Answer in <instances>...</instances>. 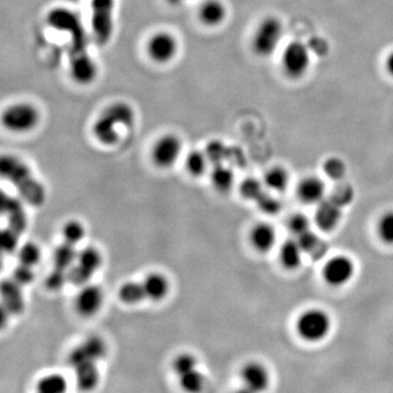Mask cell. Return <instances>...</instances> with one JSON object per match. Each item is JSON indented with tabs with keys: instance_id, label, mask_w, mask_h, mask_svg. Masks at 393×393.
<instances>
[{
	"instance_id": "obj_1",
	"label": "cell",
	"mask_w": 393,
	"mask_h": 393,
	"mask_svg": "<svg viewBox=\"0 0 393 393\" xmlns=\"http://www.w3.org/2000/svg\"><path fill=\"white\" fill-rule=\"evenodd\" d=\"M48 26L68 34L69 69L72 80L80 86L91 84L98 76V67L88 54V38L84 23L77 13L67 8H54L46 17Z\"/></svg>"
},
{
	"instance_id": "obj_2",
	"label": "cell",
	"mask_w": 393,
	"mask_h": 393,
	"mask_svg": "<svg viewBox=\"0 0 393 393\" xmlns=\"http://www.w3.org/2000/svg\"><path fill=\"white\" fill-rule=\"evenodd\" d=\"M0 173L18 190L24 201L38 207L45 202V190L38 182L26 163L15 155H3L0 160Z\"/></svg>"
},
{
	"instance_id": "obj_3",
	"label": "cell",
	"mask_w": 393,
	"mask_h": 393,
	"mask_svg": "<svg viewBox=\"0 0 393 393\" xmlns=\"http://www.w3.org/2000/svg\"><path fill=\"white\" fill-rule=\"evenodd\" d=\"M136 121L132 106L126 102H115L107 106L94 121L92 134L100 144L113 146L119 140V128H130Z\"/></svg>"
},
{
	"instance_id": "obj_4",
	"label": "cell",
	"mask_w": 393,
	"mask_h": 393,
	"mask_svg": "<svg viewBox=\"0 0 393 393\" xmlns=\"http://www.w3.org/2000/svg\"><path fill=\"white\" fill-rule=\"evenodd\" d=\"M284 28L280 19L267 17L258 24L252 36V51L260 57L273 55L280 45Z\"/></svg>"
},
{
	"instance_id": "obj_5",
	"label": "cell",
	"mask_w": 393,
	"mask_h": 393,
	"mask_svg": "<svg viewBox=\"0 0 393 393\" xmlns=\"http://www.w3.org/2000/svg\"><path fill=\"white\" fill-rule=\"evenodd\" d=\"M40 115L33 104L20 102L8 106L3 111L1 121L3 127L11 132H29L38 126Z\"/></svg>"
},
{
	"instance_id": "obj_6",
	"label": "cell",
	"mask_w": 393,
	"mask_h": 393,
	"mask_svg": "<svg viewBox=\"0 0 393 393\" xmlns=\"http://www.w3.org/2000/svg\"><path fill=\"white\" fill-rule=\"evenodd\" d=\"M115 0H91V28L96 44L105 46L113 36Z\"/></svg>"
},
{
	"instance_id": "obj_7",
	"label": "cell",
	"mask_w": 393,
	"mask_h": 393,
	"mask_svg": "<svg viewBox=\"0 0 393 393\" xmlns=\"http://www.w3.org/2000/svg\"><path fill=\"white\" fill-rule=\"evenodd\" d=\"M311 59L307 45L300 40H293L285 46L282 53V69L288 78L300 79L305 76L309 69Z\"/></svg>"
},
{
	"instance_id": "obj_8",
	"label": "cell",
	"mask_w": 393,
	"mask_h": 393,
	"mask_svg": "<svg viewBox=\"0 0 393 393\" xmlns=\"http://www.w3.org/2000/svg\"><path fill=\"white\" fill-rule=\"evenodd\" d=\"M102 265V256L96 248L86 247L77 257L76 265L68 270V282L76 286L86 284Z\"/></svg>"
},
{
	"instance_id": "obj_9",
	"label": "cell",
	"mask_w": 393,
	"mask_h": 393,
	"mask_svg": "<svg viewBox=\"0 0 393 393\" xmlns=\"http://www.w3.org/2000/svg\"><path fill=\"white\" fill-rule=\"evenodd\" d=\"M330 327V318L321 309L307 310L298 321V333L308 342H319L325 339Z\"/></svg>"
},
{
	"instance_id": "obj_10",
	"label": "cell",
	"mask_w": 393,
	"mask_h": 393,
	"mask_svg": "<svg viewBox=\"0 0 393 393\" xmlns=\"http://www.w3.org/2000/svg\"><path fill=\"white\" fill-rule=\"evenodd\" d=\"M180 153H182L180 139L176 134H164L157 139L152 148V161L160 169H169L176 163Z\"/></svg>"
},
{
	"instance_id": "obj_11",
	"label": "cell",
	"mask_w": 393,
	"mask_h": 393,
	"mask_svg": "<svg viewBox=\"0 0 393 393\" xmlns=\"http://www.w3.org/2000/svg\"><path fill=\"white\" fill-rule=\"evenodd\" d=\"M178 52V42L169 32L155 33L146 44V53L150 59L157 63H167L174 59Z\"/></svg>"
},
{
	"instance_id": "obj_12",
	"label": "cell",
	"mask_w": 393,
	"mask_h": 393,
	"mask_svg": "<svg viewBox=\"0 0 393 393\" xmlns=\"http://www.w3.org/2000/svg\"><path fill=\"white\" fill-rule=\"evenodd\" d=\"M353 275V261L346 256L332 258L323 268V277L325 282L331 286H342L346 284Z\"/></svg>"
},
{
	"instance_id": "obj_13",
	"label": "cell",
	"mask_w": 393,
	"mask_h": 393,
	"mask_svg": "<svg viewBox=\"0 0 393 393\" xmlns=\"http://www.w3.org/2000/svg\"><path fill=\"white\" fill-rule=\"evenodd\" d=\"M104 302V293L98 285H86L77 295L75 307L82 317H92L101 309Z\"/></svg>"
},
{
	"instance_id": "obj_14",
	"label": "cell",
	"mask_w": 393,
	"mask_h": 393,
	"mask_svg": "<svg viewBox=\"0 0 393 393\" xmlns=\"http://www.w3.org/2000/svg\"><path fill=\"white\" fill-rule=\"evenodd\" d=\"M1 209L8 219V229L18 235L26 229V215L20 200L7 196L3 192L1 199Z\"/></svg>"
},
{
	"instance_id": "obj_15",
	"label": "cell",
	"mask_w": 393,
	"mask_h": 393,
	"mask_svg": "<svg viewBox=\"0 0 393 393\" xmlns=\"http://www.w3.org/2000/svg\"><path fill=\"white\" fill-rule=\"evenodd\" d=\"M1 298H3V307L9 311L11 315H19L24 309V300H23L21 285L15 282L13 279H5L1 282Z\"/></svg>"
},
{
	"instance_id": "obj_16",
	"label": "cell",
	"mask_w": 393,
	"mask_h": 393,
	"mask_svg": "<svg viewBox=\"0 0 393 393\" xmlns=\"http://www.w3.org/2000/svg\"><path fill=\"white\" fill-rule=\"evenodd\" d=\"M242 383L246 389L252 392H260L269 385V373L263 366L258 363H248L240 371Z\"/></svg>"
},
{
	"instance_id": "obj_17",
	"label": "cell",
	"mask_w": 393,
	"mask_h": 393,
	"mask_svg": "<svg viewBox=\"0 0 393 393\" xmlns=\"http://www.w3.org/2000/svg\"><path fill=\"white\" fill-rule=\"evenodd\" d=\"M315 219L319 229L329 232L332 231L340 222L341 209L340 204L333 199L325 200L319 202Z\"/></svg>"
},
{
	"instance_id": "obj_18",
	"label": "cell",
	"mask_w": 393,
	"mask_h": 393,
	"mask_svg": "<svg viewBox=\"0 0 393 393\" xmlns=\"http://www.w3.org/2000/svg\"><path fill=\"white\" fill-rule=\"evenodd\" d=\"M226 15V7L221 0H206L199 8L200 21L210 28L222 24Z\"/></svg>"
},
{
	"instance_id": "obj_19",
	"label": "cell",
	"mask_w": 393,
	"mask_h": 393,
	"mask_svg": "<svg viewBox=\"0 0 393 393\" xmlns=\"http://www.w3.org/2000/svg\"><path fill=\"white\" fill-rule=\"evenodd\" d=\"M76 373L77 385L80 390L90 391L98 386V376L96 362L84 360L77 365L72 366Z\"/></svg>"
},
{
	"instance_id": "obj_20",
	"label": "cell",
	"mask_w": 393,
	"mask_h": 393,
	"mask_svg": "<svg viewBox=\"0 0 393 393\" xmlns=\"http://www.w3.org/2000/svg\"><path fill=\"white\" fill-rule=\"evenodd\" d=\"M298 194L300 199L305 203H319L325 196V184L317 177H308L300 183Z\"/></svg>"
},
{
	"instance_id": "obj_21",
	"label": "cell",
	"mask_w": 393,
	"mask_h": 393,
	"mask_svg": "<svg viewBox=\"0 0 393 393\" xmlns=\"http://www.w3.org/2000/svg\"><path fill=\"white\" fill-rule=\"evenodd\" d=\"M142 284L146 291V298L154 302H159L167 298L169 292V280L161 273H150L144 277Z\"/></svg>"
},
{
	"instance_id": "obj_22",
	"label": "cell",
	"mask_w": 393,
	"mask_h": 393,
	"mask_svg": "<svg viewBox=\"0 0 393 393\" xmlns=\"http://www.w3.org/2000/svg\"><path fill=\"white\" fill-rule=\"evenodd\" d=\"M250 242L258 252H269L275 242V229L268 224L256 225L250 232Z\"/></svg>"
},
{
	"instance_id": "obj_23",
	"label": "cell",
	"mask_w": 393,
	"mask_h": 393,
	"mask_svg": "<svg viewBox=\"0 0 393 393\" xmlns=\"http://www.w3.org/2000/svg\"><path fill=\"white\" fill-rule=\"evenodd\" d=\"M78 254L73 245L63 242L56 248L53 255V263L55 269L63 270V271H68L73 263L76 262Z\"/></svg>"
},
{
	"instance_id": "obj_24",
	"label": "cell",
	"mask_w": 393,
	"mask_h": 393,
	"mask_svg": "<svg viewBox=\"0 0 393 393\" xmlns=\"http://www.w3.org/2000/svg\"><path fill=\"white\" fill-rule=\"evenodd\" d=\"M304 250L298 240H288L281 248L280 259L286 269L294 270L300 267Z\"/></svg>"
},
{
	"instance_id": "obj_25",
	"label": "cell",
	"mask_w": 393,
	"mask_h": 393,
	"mask_svg": "<svg viewBox=\"0 0 393 393\" xmlns=\"http://www.w3.org/2000/svg\"><path fill=\"white\" fill-rule=\"evenodd\" d=\"M211 182L219 192H229L234 184V174L232 169L222 164L213 165Z\"/></svg>"
},
{
	"instance_id": "obj_26",
	"label": "cell",
	"mask_w": 393,
	"mask_h": 393,
	"mask_svg": "<svg viewBox=\"0 0 393 393\" xmlns=\"http://www.w3.org/2000/svg\"><path fill=\"white\" fill-rule=\"evenodd\" d=\"M118 298L127 305H134L146 300V295L144 284L139 282H126L118 291Z\"/></svg>"
},
{
	"instance_id": "obj_27",
	"label": "cell",
	"mask_w": 393,
	"mask_h": 393,
	"mask_svg": "<svg viewBox=\"0 0 393 393\" xmlns=\"http://www.w3.org/2000/svg\"><path fill=\"white\" fill-rule=\"evenodd\" d=\"M36 390L40 393H63L67 390V380L63 375L52 373L38 380Z\"/></svg>"
},
{
	"instance_id": "obj_28",
	"label": "cell",
	"mask_w": 393,
	"mask_h": 393,
	"mask_svg": "<svg viewBox=\"0 0 393 393\" xmlns=\"http://www.w3.org/2000/svg\"><path fill=\"white\" fill-rule=\"evenodd\" d=\"M208 163H209V160L204 152L194 150L187 154L186 169L192 176H202L207 169Z\"/></svg>"
},
{
	"instance_id": "obj_29",
	"label": "cell",
	"mask_w": 393,
	"mask_h": 393,
	"mask_svg": "<svg viewBox=\"0 0 393 393\" xmlns=\"http://www.w3.org/2000/svg\"><path fill=\"white\" fill-rule=\"evenodd\" d=\"M265 184L275 192H283L288 187V174L282 167H273L265 175Z\"/></svg>"
},
{
	"instance_id": "obj_30",
	"label": "cell",
	"mask_w": 393,
	"mask_h": 393,
	"mask_svg": "<svg viewBox=\"0 0 393 393\" xmlns=\"http://www.w3.org/2000/svg\"><path fill=\"white\" fill-rule=\"evenodd\" d=\"M80 348L88 358L95 362L102 360L106 354L105 342L98 337H90L86 339L82 344H80Z\"/></svg>"
},
{
	"instance_id": "obj_31",
	"label": "cell",
	"mask_w": 393,
	"mask_h": 393,
	"mask_svg": "<svg viewBox=\"0 0 393 393\" xmlns=\"http://www.w3.org/2000/svg\"><path fill=\"white\" fill-rule=\"evenodd\" d=\"M179 385L187 392H199L203 388V376L196 368L190 373L179 376Z\"/></svg>"
},
{
	"instance_id": "obj_32",
	"label": "cell",
	"mask_w": 393,
	"mask_h": 393,
	"mask_svg": "<svg viewBox=\"0 0 393 393\" xmlns=\"http://www.w3.org/2000/svg\"><path fill=\"white\" fill-rule=\"evenodd\" d=\"M209 163L212 165H217V164H222L225 160L229 157V149L221 141L213 140L210 141L206 146V151Z\"/></svg>"
},
{
	"instance_id": "obj_33",
	"label": "cell",
	"mask_w": 393,
	"mask_h": 393,
	"mask_svg": "<svg viewBox=\"0 0 393 393\" xmlns=\"http://www.w3.org/2000/svg\"><path fill=\"white\" fill-rule=\"evenodd\" d=\"M84 233L86 231H84V225L75 219L68 221L63 227V240L73 246H76L78 242L84 240Z\"/></svg>"
},
{
	"instance_id": "obj_34",
	"label": "cell",
	"mask_w": 393,
	"mask_h": 393,
	"mask_svg": "<svg viewBox=\"0 0 393 393\" xmlns=\"http://www.w3.org/2000/svg\"><path fill=\"white\" fill-rule=\"evenodd\" d=\"M19 260L23 265L34 267L40 260V249L34 242H26L19 250Z\"/></svg>"
},
{
	"instance_id": "obj_35",
	"label": "cell",
	"mask_w": 393,
	"mask_h": 393,
	"mask_svg": "<svg viewBox=\"0 0 393 393\" xmlns=\"http://www.w3.org/2000/svg\"><path fill=\"white\" fill-rule=\"evenodd\" d=\"M196 368V360L194 355L190 353H182L176 356L173 362V369L177 375H184L190 373Z\"/></svg>"
},
{
	"instance_id": "obj_36",
	"label": "cell",
	"mask_w": 393,
	"mask_h": 393,
	"mask_svg": "<svg viewBox=\"0 0 393 393\" xmlns=\"http://www.w3.org/2000/svg\"><path fill=\"white\" fill-rule=\"evenodd\" d=\"M378 235L383 242L393 245V212H387L378 223Z\"/></svg>"
},
{
	"instance_id": "obj_37",
	"label": "cell",
	"mask_w": 393,
	"mask_h": 393,
	"mask_svg": "<svg viewBox=\"0 0 393 393\" xmlns=\"http://www.w3.org/2000/svg\"><path fill=\"white\" fill-rule=\"evenodd\" d=\"M263 194L262 185L255 178L245 179L240 185V194L245 199L257 200Z\"/></svg>"
},
{
	"instance_id": "obj_38",
	"label": "cell",
	"mask_w": 393,
	"mask_h": 393,
	"mask_svg": "<svg viewBox=\"0 0 393 393\" xmlns=\"http://www.w3.org/2000/svg\"><path fill=\"white\" fill-rule=\"evenodd\" d=\"M68 281V271L55 269L52 270L51 273L46 277L45 286L49 291H59L63 288L65 283Z\"/></svg>"
},
{
	"instance_id": "obj_39",
	"label": "cell",
	"mask_w": 393,
	"mask_h": 393,
	"mask_svg": "<svg viewBox=\"0 0 393 393\" xmlns=\"http://www.w3.org/2000/svg\"><path fill=\"white\" fill-rule=\"evenodd\" d=\"M34 277H36V275L33 272L32 267H30V265L20 263V265L15 268V271H13V279L21 286L32 283Z\"/></svg>"
},
{
	"instance_id": "obj_40",
	"label": "cell",
	"mask_w": 393,
	"mask_h": 393,
	"mask_svg": "<svg viewBox=\"0 0 393 393\" xmlns=\"http://www.w3.org/2000/svg\"><path fill=\"white\" fill-rule=\"evenodd\" d=\"M288 229L296 236L304 234L309 231V221L307 217L302 215H296L291 217L288 221Z\"/></svg>"
},
{
	"instance_id": "obj_41",
	"label": "cell",
	"mask_w": 393,
	"mask_h": 393,
	"mask_svg": "<svg viewBox=\"0 0 393 393\" xmlns=\"http://www.w3.org/2000/svg\"><path fill=\"white\" fill-rule=\"evenodd\" d=\"M256 201H257L260 210L265 212V213H269V215H273L280 210V202L275 199L273 196L265 194V192H263Z\"/></svg>"
},
{
	"instance_id": "obj_42",
	"label": "cell",
	"mask_w": 393,
	"mask_h": 393,
	"mask_svg": "<svg viewBox=\"0 0 393 393\" xmlns=\"http://www.w3.org/2000/svg\"><path fill=\"white\" fill-rule=\"evenodd\" d=\"M325 171L330 178L341 179L346 173V167L340 160L331 159L325 163Z\"/></svg>"
},
{
	"instance_id": "obj_43",
	"label": "cell",
	"mask_w": 393,
	"mask_h": 393,
	"mask_svg": "<svg viewBox=\"0 0 393 393\" xmlns=\"http://www.w3.org/2000/svg\"><path fill=\"white\" fill-rule=\"evenodd\" d=\"M19 236L20 235L13 232L11 229H3V235H1V247L5 252H13L17 248L19 242Z\"/></svg>"
},
{
	"instance_id": "obj_44",
	"label": "cell",
	"mask_w": 393,
	"mask_h": 393,
	"mask_svg": "<svg viewBox=\"0 0 393 393\" xmlns=\"http://www.w3.org/2000/svg\"><path fill=\"white\" fill-rule=\"evenodd\" d=\"M298 242L304 252H313L319 245V240H318L317 237L310 231L298 236Z\"/></svg>"
},
{
	"instance_id": "obj_45",
	"label": "cell",
	"mask_w": 393,
	"mask_h": 393,
	"mask_svg": "<svg viewBox=\"0 0 393 393\" xmlns=\"http://www.w3.org/2000/svg\"><path fill=\"white\" fill-rule=\"evenodd\" d=\"M385 67H386L387 72L393 78V51L387 56Z\"/></svg>"
},
{
	"instance_id": "obj_46",
	"label": "cell",
	"mask_w": 393,
	"mask_h": 393,
	"mask_svg": "<svg viewBox=\"0 0 393 393\" xmlns=\"http://www.w3.org/2000/svg\"><path fill=\"white\" fill-rule=\"evenodd\" d=\"M167 3L171 6H179L184 3L185 0H167Z\"/></svg>"
},
{
	"instance_id": "obj_47",
	"label": "cell",
	"mask_w": 393,
	"mask_h": 393,
	"mask_svg": "<svg viewBox=\"0 0 393 393\" xmlns=\"http://www.w3.org/2000/svg\"><path fill=\"white\" fill-rule=\"evenodd\" d=\"M69 1H72V3H76V1H78V0H69Z\"/></svg>"
}]
</instances>
